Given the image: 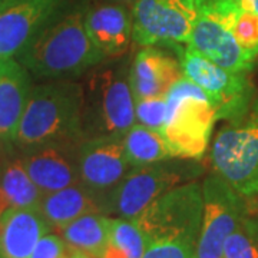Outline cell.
Listing matches in <instances>:
<instances>
[{
	"label": "cell",
	"instance_id": "obj_1",
	"mask_svg": "<svg viewBox=\"0 0 258 258\" xmlns=\"http://www.w3.org/2000/svg\"><path fill=\"white\" fill-rule=\"evenodd\" d=\"M83 8L59 15L16 59L43 79H76L106 57L95 46L85 26Z\"/></svg>",
	"mask_w": 258,
	"mask_h": 258
},
{
	"label": "cell",
	"instance_id": "obj_2",
	"mask_svg": "<svg viewBox=\"0 0 258 258\" xmlns=\"http://www.w3.org/2000/svg\"><path fill=\"white\" fill-rule=\"evenodd\" d=\"M82 118V82L52 79L33 86L13 145L26 151L53 142H81Z\"/></svg>",
	"mask_w": 258,
	"mask_h": 258
},
{
	"label": "cell",
	"instance_id": "obj_3",
	"mask_svg": "<svg viewBox=\"0 0 258 258\" xmlns=\"http://www.w3.org/2000/svg\"><path fill=\"white\" fill-rule=\"evenodd\" d=\"M108 57L83 79V139L123 137L137 123L128 59Z\"/></svg>",
	"mask_w": 258,
	"mask_h": 258
},
{
	"label": "cell",
	"instance_id": "obj_4",
	"mask_svg": "<svg viewBox=\"0 0 258 258\" xmlns=\"http://www.w3.org/2000/svg\"><path fill=\"white\" fill-rule=\"evenodd\" d=\"M168 116L162 135L171 155L201 159L208 148L217 112L203 89L181 76L166 93Z\"/></svg>",
	"mask_w": 258,
	"mask_h": 258
},
{
	"label": "cell",
	"instance_id": "obj_5",
	"mask_svg": "<svg viewBox=\"0 0 258 258\" xmlns=\"http://www.w3.org/2000/svg\"><path fill=\"white\" fill-rule=\"evenodd\" d=\"M203 174L198 159L169 158L148 165L132 166L105 200V214L137 220L151 204L176 185Z\"/></svg>",
	"mask_w": 258,
	"mask_h": 258
},
{
	"label": "cell",
	"instance_id": "obj_6",
	"mask_svg": "<svg viewBox=\"0 0 258 258\" xmlns=\"http://www.w3.org/2000/svg\"><path fill=\"white\" fill-rule=\"evenodd\" d=\"M214 138L211 162L217 172L242 195H258V99L231 118Z\"/></svg>",
	"mask_w": 258,
	"mask_h": 258
},
{
	"label": "cell",
	"instance_id": "obj_7",
	"mask_svg": "<svg viewBox=\"0 0 258 258\" xmlns=\"http://www.w3.org/2000/svg\"><path fill=\"white\" fill-rule=\"evenodd\" d=\"M203 208L201 184L189 181L176 185L158 197L135 221L148 244L181 241L197 247Z\"/></svg>",
	"mask_w": 258,
	"mask_h": 258
},
{
	"label": "cell",
	"instance_id": "obj_8",
	"mask_svg": "<svg viewBox=\"0 0 258 258\" xmlns=\"http://www.w3.org/2000/svg\"><path fill=\"white\" fill-rule=\"evenodd\" d=\"M132 40L142 47L188 45L198 16L197 0H137Z\"/></svg>",
	"mask_w": 258,
	"mask_h": 258
},
{
	"label": "cell",
	"instance_id": "obj_9",
	"mask_svg": "<svg viewBox=\"0 0 258 258\" xmlns=\"http://www.w3.org/2000/svg\"><path fill=\"white\" fill-rule=\"evenodd\" d=\"M179 63L182 76L207 93L217 112V119H231L252 102V86L247 74L227 71L188 45L179 50Z\"/></svg>",
	"mask_w": 258,
	"mask_h": 258
},
{
	"label": "cell",
	"instance_id": "obj_10",
	"mask_svg": "<svg viewBox=\"0 0 258 258\" xmlns=\"http://www.w3.org/2000/svg\"><path fill=\"white\" fill-rule=\"evenodd\" d=\"M203 221L197 242V258H222L224 244L248 212L244 197L217 172L203 185Z\"/></svg>",
	"mask_w": 258,
	"mask_h": 258
},
{
	"label": "cell",
	"instance_id": "obj_11",
	"mask_svg": "<svg viewBox=\"0 0 258 258\" xmlns=\"http://www.w3.org/2000/svg\"><path fill=\"white\" fill-rule=\"evenodd\" d=\"M64 0H12L0 10V57H16L57 18Z\"/></svg>",
	"mask_w": 258,
	"mask_h": 258
},
{
	"label": "cell",
	"instance_id": "obj_12",
	"mask_svg": "<svg viewBox=\"0 0 258 258\" xmlns=\"http://www.w3.org/2000/svg\"><path fill=\"white\" fill-rule=\"evenodd\" d=\"M78 161L81 182L99 195L103 203L132 168L120 137L82 139L78 147Z\"/></svg>",
	"mask_w": 258,
	"mask_h": 258
},
{
	"label": "cell",
	"instance_id": "obj_13",
	"mask_svg": "<svg viewBox=\"0 0 258 258\" xmlns=\"http://www.w3.org/2000/svg\"><path fill=\"white\" fill-rule=\"evenodd\" d=\"M78 147L79 142H53L22 151L19 159L45 195L81 182Z\"/></svg>",
	"mask_w": 258,
	"mask_h": 258
},
{
	"label": "cell",
	"instance_id": "obj_14",
	"mask_svg": "<svg viewBox=\"0 0 258 258\" xmlns=\"http://www.w3.org/2000/svg\"><path fill=\"white\" fill-rule=\"evenodd\" d=\"M188 46L215 64L238 74H248L257 59L241 47L230 26L200 9Z\"/></svg>",
	"mask_w": 258,
	"mask_h": 258
},
{
	"label": "cell",
	"instance_id": "obj_15",
	"mask_svg": "<svg viewBox=\"0 0 258 258\" xmlns=\"http://www.w3.org/2000/svg\"><path fill=\"white\" fill-rule=\"evenodd\" d=\"M181 76L179 60L157 46L142 47L129 68V83L135 101L165 96Z\"/></svg>",
	"mask_w": 258,
	"mask_h": 258
},
{
	"label": "cell",
	"instance_id": "obj_16",
	"mask_svg": "<svg viewBox=\"0 0 258 258\" xmlns=\"http://www.w3.org/2000/svg\"><path fill=\"white\" fill-rule=\"evenodd\" d=\"M85 26L92 43L105 57L123 56L134 42L132 12L123 5L103 2L88 9Z\"/></svg>",
	"mask_w": 258,
	"mask_h": 258
},
{
	"label": "cell",
	"instance_id": "obj_17",
	"mask_svg": "<svg viewBox=\"0 0 258 258\" xmlns=\"http://www.w3.org/2000/svg\"><path fill=\"white\" fill-rule=\"evenodd\" d=\"M50 231L39 208H10L0 218V258H30L39 240Z\"/></svg>",
	"mask_w": 258,
	"mask_h": 258
},
{
	"label": "cell",
	"instance_id": "obj_18",
	"mask_svg": "<svg viewBox=\"0 0 258 258\" xmlns=\"http://www.w3.org/2000/svg\"><path fill=\"white\" fill-rule=\"evenodd\" d=\"M32 88L30 72L16 57H0V134L12 144Z\"/></svg>",
	"mask_w": 258,
	"mask_h": 258
},
{
	"label": "cell",
	"instance_id": "obj_19",
	"mask_svg": "<svg viewBox=\"0 0 258 258\" xmlns=\"http://www.w3.org/2000/svg\"><path fill=\"white\" fill-rule=\"evenodd\" d=\"M39 210L52 228L62 230L64 225L85 214H105V203L82 182H76L55 192L45 194L40 200Z\"/></svg>",
	"mask_w": 258,
	"mask_h": 258
},
{
	"label": "cell",
	"instance_id": "obj_20",
	"mask_svg": "<svg viewBox=\"0 0 258 258\" xmlns=\"http://www.w3.org/2000/svg\"><path fill=\"white\" fill-rule=\"evenodd\" d=\"M111 222L109 215L91 212L69 222L59 231L69 247L102 258L111 245Z\"/></svg>",
	"mask_w": 258,
	"mask_h": 258
},
{
	"label": "cell",
	"instance_id": "obj_21",
	"mask_svg": "<svg viewBox=\"0 0 258 258\" xmlns=\"http://www.w3.org/2000/svg\"><path fill=\"white\" fill-rule=\"evenodd\" d=\"M43 192L30 179L19 158L8 161L0 174V218L10 208H39Z\"/></svg>",
	"mask_w": 258,
	"mask_h": 258
},
{
	"label": "cell",
	"instance_id": "obj_22",
	"mask_svg": "<svg viewBox=\"0 0 258 258\" xmlns=\"http://www.w3.org/2000/svg\"><path fill=\"white\" fill-rule=\"evenodd\" d=\"M122 142L131 166L148 165L174 158L164 135L138 122L128 129L122 137Z\"/></svg>",
	"mask_w": 258,
	"mask_h": 258
},
{
	"label": "cell",
	"instance_id": "obj_23",
	"mask_svg": "<svg viewBox=\"0 0 258 258\" xmlns=\"http://www.w3.org/2000/svg\"><path fill=\"white\" fill-rule=\"evenodd\" d=\"M222 258H258V218L244 215L225 241Z\"/></svg>",
	"mask_w": 258,
	"mask_h": 258
},
{
	"label": "cell",
	"instance_id": "obj_24",
	"mask_svg": "<svg viewBox=\"0 0 258 258\" xmlns=\"http://www.w3.org/2000/svg\"><path fill=\"white\" fill-rule=\"evenodd\" d=\"M111 244L118 247L126 258H142L148 242L135 220L112 218Z\"/></svg>",
	"mask_w": 258,
	"mask_h": 258
},
{
	"label": "cell",
	"instance_id": "obj_25",
	"mask_svg": "<svg viewBox=\"0 0 258 258\" xmlns=\"http://www.w3.org/2000/svg\"><path fill=\"white\" fill-rule=\"evenodd\" d=\"M166 116H168L166 95L135 101V118L141 125L162 134L166 125Z\"/></svg>",
	"mask_w": 258,
	"mask_h": 258
},
{
	"label": "cell",
	"instance_id": "obj_26",
	"mask_svg": "<svg viewBox=\"0 0 258 258\" xmlns=\"http://www.w3.org/2000/svg\"><path fill=\"white\" fill-rule=\"evenodd\" d=\"M232 33L244 50L258 56V15L241 9Z\"/></svg>",
	"mask_w": 258,
	"mask_h": 258
},
{
	"label": "cell",
	"instance_id": "obj_27",
	"mask_svg": "<svg viewBox=\"0 0 258 258\" xmlns=\"http://www.w3.org/2000/svg\"><path fill=\"white\" fill-rule=\"evenodd\" d=\"M142 258H197V247L181 241L148 244Z\"/></svg>",
	"mask_w": 258,
	"mask_h": 258
},
{
	"label": "cell",
	"instance_id": "obj_28",
	"mask_svg": "<svg viewBox=\"0 0 258 258\" xmlns=\"http://www.w3.org/2000/svg\"><path fill=\"white\" fill-rule=\"evenodd\" d=\"M68 248L62 235L47 232L39 240L30 258H62L68 252Z\"/></svg>",
	"mask_w": 258,
	"mask_h": 258
},
{
	"label": "cell",
	"instance_id": "obj_29",
	"mask_svg": "<svg viewBox=\"0 0 258 258\" xmlns=\"http://www.w3.org/2000/svg\"><path fill=\"white\" fill-rule=\"evenodd\" d=\"M13 148L15 145L9 142L8 139L5 138L2 134H0V164H6L8 161L12 159V155H13Z\"/></svg>",
	"mask_w": 258,
	"mask_h": 258
},
{
	"label": "cell",
	"instance_id": "obj_30",
	"mask_svg": "<svg viewBox=\"0 0 258 258\" xmlns=\"http://www.w3.org/2000/svg\"><path fill=\"white\" fill-rule=\"evenodd\" d=\"M242 10L258 15V0H234Z\"/></svg>",
	"mask_w": 258,
	"mask_h": 258
},
{
	"label": "cell",
	"instance_id": "obj_31",
	"mask_svg": "<svg viewBox=\"0 0 258 258\" xmlns=\"http://www.w3.org/2000/svg\"><path fill=\"white\" fill-rule=\"evenodd\" d=\"M102 258H126V255L123 254V251H120L118 247L111 244L108 249L105 251V254L102 255Z\"/></svg>",
	"mask_w": 258,
	"mask_h": 258
},
{
	"label": "cell",
	"instance_id": "obj_32",
	"mask_svg": "<svg viewBox=\"0 0 258 258\" xmlns=\"http://www.w3.org/2000/svg\"><path fill=\"white\" fill-rule=\"evenodd\" d=\"M68 247H69V245H68ZM69 258H98V257H95V255L89 254V252H86V251H82V249L69 247Z\"/></svg>",
	"mask_w": 258,
	"mask_h": 258
},
{
	"label": "cell",
	"instance_id": "obj_33",
	"mask_svg": "<svg viewBox=\"0 0 258 258\" xmlns=\"http://www.w3.org/2000/svg\"><path fill=\"white\" fill-rule=\"evenodd\" d=\"M102 2H106V3H118V5H123V6H132L137 0H102Z\"/></svg>",
	"mask_w": 258,
	"mask_h": 258
},
{
	"label": "cell",
	"instance_id": "obj_34",
	"mask_svg": "<svg viewBox=\"0 0 258 258\" xmlns=\"http://www.w3.org/2000/svg\"><path fill=\"white\" fill-rule=\"evenodd\" d=\"M10 2H12V0H0V10L3 9L5 6H8Z\"/></svg>",
	"mask_w": 258,
	"mask_h": 258
},
{
	"label": "cell",
	"instance_id": "obj_35",
	"mask_svg": "<svg viewBox=\"0 0 258 258\" xmlns=\"http://www.w3.org/2000/svg\"><path fill=\"white\" fill-rule=\"evenodd\" d=\"M2 169H3V164H0V174H2Z\"/></svg>",
	"mask_w": 258,
	"mask_h": 258
}]
</instances>
